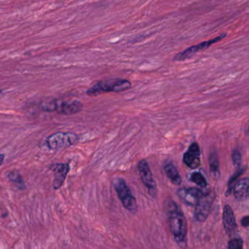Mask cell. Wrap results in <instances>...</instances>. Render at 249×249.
<instances>
[{
  "mask_svg": "<svg viewBox=\"0 0 249 249\" xmlns=\"http://www.w3.org/2000/svg\"><path fill=\"white\" fill-rule=\"evenodd\" d=\"M246 168H247L246 167H244V168H238L236 172L231 177L230 179L229 180V182H228V188L226 192L227 196H229L231 194L232 188H233L234 183L238 179V177H241V176L245 172Z\"/></svg>",
  "mask_w": 249,
  "mask_h": 249,
  "instance_id": "ac0fdd59",
  "label": "cell"
},
{
  "mask_svg": "<svg viewBox=\"0 0 249 249\" xmlns=\"http://www.w3.org/2000/svg\"><path fill=\"white\" fill-rule=\"evenodd\" d=\"M215 196L213 193H209L203 194L196 205L194 216L199 222H206L210 215L212 206L214 201Z\"/></svg>",
  "mask_w": 249,
  "mask_h": 249,
  "instance_id": "ba28073f",
  "label": "cell"
},
{
  "mask_svg": "<svg viewBox=\"0 0 249 249\" xmlns=\"http://www.w3.org/2000/svg\"><path fill=\"white\" fill-rule=\"evenodd\" d=\"M4 160V155H2V154H0V166H1V164H2L3 161Z\"/></svg>",
  "mask_w": 249,
  "mask_h": 249,
  "instance_id": "7402d4cb",
  "label": "cell"
},
{
  "mask_svg": "<svg viewBox=\"0 0 249 249\" xmlns=\"http://www.w3.org/2000/svg\"><path fill=\"white\" fill-rule=\"evenodd\" d=\"M137 168H138L140 178L143 184L147 188L149 194L150 195L151 197L156 198L157 196V186L147 161L146 160H140L137 164Z\"/></svg>",
  "mask_w": 249,
  "mask_h": 249,
  "instance_id": "52a82bcc",
  "label": "cell"
},
{
  "mask_svg": "<svg viewBox=\"0 0 249 249\" xmlns=\"http://www.w3.org/2000/svg\"><path fill=\"white\" fill-rule=\"evenodd\" d=\"M49 168L54 173L53 187L54 190H58L65 181L66 177L70 171V166L66 163H54L50 165Z\"/></svg>",
  "mask_w": 249,
  "mask_h": 249,
  "instance_id": "30bf717a",
  "label": "cell"
},
{
  "mask_svg": "<svg viewBox=\"0 0 249 249\" xmlns=\"http://www.w3.org/2000/svg\"><path fill=\"white\" fill-rule=\"evenodd\" d=\"M181 201L190 206H195L203 193L197 188H181L177 192Z\"/></svg>",
  "mask_w": 249,
  "mask_h": 249,
  "instance_id": "8fae6325",
  "label": "cell"
},
{
  "mask_svg": "<svg viewBox=\"0 0 249 249\" xmlns=\"http://www.w3.org/2000/svg\"><path fill=\"white\" fill-rule=\"evenodd\" d=\"M241 225L244 228H247L249 225V216H244L241 220Z\"/></svg>",
  "mask_w": 249,
  "mask_h": 249,
  "instance_id": "44dd1931",
  "label": "cell"
},
{
  "mask_svg": "<svg viewBox=\"0 0 249 249\" xmlns=\"http://www.w3.org/2000/svg\"><path fill=\"white\" fill-rule=\"evenodd\" d=\"M164 171L168 178L172 184L179 186L182 182V178L178 172V169L171 161H167L164 165Z\"/></svg>",
  "mask_w": 249,
  "mask_h": 249,
  "instance_id": "5bb4252c",
  "label": "cell"
},
{
  "mask_svg": "<svg viewBox=\"0 0 249 249\" xmlns=\"http://www.w3.org/2000/svg\"><path fill=\"white\" fill-rule=\"evenodd\" d=\"M1 93V90H0V93Z\"/></svg>",
  "mask_w": 249,
  "mask_h": 249,
  "instance_id": "603a6c76",
  "label": "cell"
},
{
  "mask_svg": "<svg viewBox=\"0 0 249 249\" xmlns=\"http://www.w3.org/2000/svg\"><path fill=\"white\" fill-rule=\"evenodd\" d=\"M114 187L123 206L131 213H137V201L126 181L123 178H115L114 180Z\"/></svg>",
  "mask_w": 249,
  "mask_h": 249,
  "instance_id": "277c9868",
  "label": "cell"
},
{
  "mask_svg": "<svg viewBox=\"0 0 249 249\" xmlns=\"http://www.w3.org/2000/svg\"><path fill=\"white\" fill-rule=\"evenodd\" d=\"M190 180L194 184L198 185L199 187L206 188L208 186L207 180L203 177V174L200 172H194L191 174Z\"/></svg>",
  "mask_w": 249,
  "mask_h": 249,
  "instance_id": "e0dca14e",
  "label": "cell"
},
{
  "mask_svg": "<svg viewBox=\"0 0 249 249\" xmlns=\"http://www.w3.org/2000/svg\"><path fill=\"white\" fill-rule=\"evenodd\" d=\"M228 249H244V241L240 238L231 239Z\"/></svg>",
  "mask_w": 249,
  "mask_h": 249,
  "instance_id": "ffe728a7",
  "label": "cell"
},
{
  "mask_svg": "<svg viewBox=\"0 0 249 249\" xmlns=\"http://www.w3.org/2000/svg\"><path fill=\"white\" fill-rule=\"evenodd\" d=\"M41 110L46 112H57L61 115H72L83 109V105L79 101L52 100L42 102L39 106Z\"/></svg>",
  "mask_w": 249,
  "mask_h": 249,
  "instance_id": "3957f363",
  "label": "cell"
},
{
  "mask_svg": "<svg viewBox=\"0 0 249 249\" xmlns=\"http://www.w3.org/2000/svg\"><path fill=\"white\" fill-rule=\"evenodd\" d=\"M7 178L20 190H23L25 188L24 181L17 171H12V172L9 173L7 174Z\"/></svg>",
  "mask_w": 249,
  "mask_h": 249,
  "instance_id": "2e32d148",
  "label": "cell"
},
{
  "mask_svg": "<svg viewBox=\"0 0 249 249\" xmlns=\"http://www.w3.org/2000/svg\"><path fill=\"white\" fill-rule=\"evenodd\" d=\"M223 225L225 232L229 236H232L237 231L236 219L232 208L228 204L224 207Z\"/></svg>",
  "mask_w": 249,
  "mask_h": 249,
  "instance_id": "7c38bea8",
  "label": "cell"
},
{
  "mask_svg": "<svg viewBox=\"0 0 249 249\" xmlns=\"http://www.w3.org/2000/svg\"><path fill=\"white\" fill-rule=\"evenodd\" d=\"M227 35H228L227 33H222L216 37L210 39V40L204 41V42H200V43L197 44V45H192V46L184 50L182 52L176 54L174 57L173 60L175 61H184L189 59V58H191L197 53L205 51V50L210 48L213 44L222 40L224 38L226 37Z\"/></svg>",
  "mask_w": 249,
  "mask_h": 249,
  "instance_id": "8992f818",
  "label": "cell"
},
{
  "mask_svg": "<svg viewBox=\"0 0 249 249\" xmlns=\"http://www.w3.org/2000/svg\"><path fill=\"white\" fill-rule=\"evenodd\" d=\"M234 196L238 200H245L249 196V178H241L235 183L233 187Z\"/></svg>",
  "mask_w": 249,
  "mask_h": 249,
  "instance_id": "4fadbf2b",
  "label": "cell"
},
{
  "mask_svg": "<svg viewBox=\"0 0 249 249\" xmlns=\"http://www.w3.org/2000/svg\"><path fill=\"white\" fill-rule=\"evenodd\" d=\"M209 164H210V171L212 177L215 179H218L220 177V169H219V157L216 151H213L211 154L209 158Z\"/></svg>",
  "mask_w": 249,
  "mask_h": 249,
  "instance_id": "9a60e30c",
  "label": "cell"
},
{
  "mask_svg": "<svg viewBox=\"0 0 249 249\" xmlns=\"http://www.w3.org/2000/svg\"><path fill=\"white\" fill-rule=\"evenodd\" d=\"M164 209L170 230L175 242L181 249H187L188 226L184 212L180 206L171 198H167L165 200Z\"/></svg>",
  "mask_w": 249,
  "mask_h": 249,
  "instance_id": "6da1fadb",
  "label": "cell"
},
{
  "mask_svg": "<svg viewBox=\"0 0 249 249\" xmlns=\"http://www.w3.org/2000/svg\"><path fill=\"white\" fill-rule=\"evenodd\" d=\"M78 141V136L73 132H58L47 138L46 145L50 149L59 150L76 144Z\"/></svg>",
  "mask_w": 249,
  "mask_h": 249,
  "instance_id": "5b68a950",
  "label": "cell"
},
{
  "mask_svg": "<svg viewBox=\"0 0 249 249\" xmlns=\"http://www.w3.org/2000/svg\"><path fill=\"white\" fill-rule=\"evenodd\" d=\"M132 84L125 79L114 78L101 80L95 83L90 89H88L87 93L89 96H96L105 93H119L128 90Z\"/></svg>",
  "mask_w": 249,
  "mask_h": 249,
  "instance_id": "7a4b0ae2",
  "label": "cell"
},
{
  "mask_svg": "<svg viewBox=\"0 0 249 249\" xmlns=\"http://www.w3.org/2000/svg\"><path fill=\"white\" fill-rule=\"evenodd\" d=\"M184 164L192 169L198 168L201 164V152L198 143L194 142L190 145L183 157Z\"/></svg>",
  "mask_w": 249,
  "mask_h": 249,
  "instance_id": "9c48e42d",
  "label": "cell"
},
{
  "mask_svg": "<svg viewBox=\"0 0 249 249\" xmlns=\"http://www.w3.org/2000/svg\"><path fill=\"white\" fill-rule=\"evenodd\" d=\"M232 163H233L234 166L236 168H239L241 166V160H242V156H241V152L238 149H235L233 152H232Z\"/></svg>",
  "mask_w": 249,
  "mask_h": 249,
  "instance_id": "d6986e66",
  "label": "cell"
}]
</instances>
